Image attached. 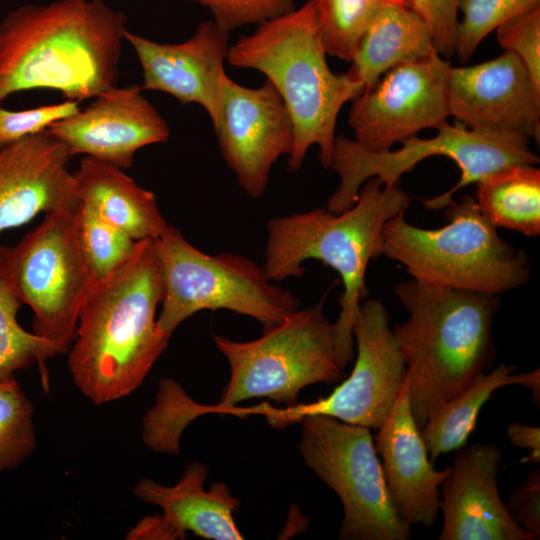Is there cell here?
I'll return each instance as SVG.
<instances>
[{
    "label": "cell",
    "mask_w": 540,
    "mask_h": 540,
    "mask_svg": "<svg viewBox=\"0 0 540 540\" xmlns=\"http://www.w3.org/2000/svg\"><path fill=\"white\" fill-rule=\"evenodd\" d=\"M103 0L23 4L0 21V103L35 89L80 102L117 86L126 28Z\"/></svg>",
    "instance_id": "1"
},
{
    "label": "cell",
    "mask_w": 540,
    "mask_h": 540,
    "mask_svg": "<svg viewBox=\"0 0 540 540\" xmlns=\"http://www.w3.org/2000/svg\"><path fill=\"white\" fill-rule=\"evenodd\" d=\"M163 278L154 239L137 241L106 279L92 280L80 310L68 369L92 403L119 400L144 381L169 339L158 328Z\"/></svg>",
    "instance_id": "2"
},
{
    "label": "cell",
    "mask_w": 540,
    "mask_h": 540,
    "mask_svg": "<svg viewBox=\"0 0 540 540\" xmlns=\"http://www.w3.org/2000/svg\"><path fill=\"white\" fill-rule=\"evenodd\" d=\"M394 294L408 319L392 330L402 353L411 411L420 430L446 402L491 370L498 296L410 278Z\"/></svg>",
    "instance_id": "3"
},
{
    "label": "cell",
    "mask_w": 540,
    "mask_h": 540,
    "mask_svg": "<svg viewBox=\"0 0 540 540\" xmlns=\"http://www.w3.org/2000/svg\"><path fill=\"white\" fill-rule=\"evenodd\" d=\"M410 200L399 184L386 186L373 177L361 186L355 204L341 213L314 208L267 223L263 270L270 281L301 277L308 259L338 272L343 292L333 327L337 361L344 370L355 356L353 325L368 294V264L382 255L384 225L407 210Z\"/></svg>",
    "instance_id": "4"
},
{
    "label": "cell",
    "mask_w": 540,
    "mask_h": 540,
    "mask_svg": "<svg viewBox=\"0 0 540 540\" xmlns=\"http://www.w3.org/2000/svg\"><path fill=\"white\" fill-rule=\"evenodd\" d=\"M313 0L258 25L229 46L228 63L263 73L276 88L294 128L288 168L298 170L316 145L324 168H330L338 114L364 86L347 74L331 71Z\"/></svg>",
    "instance_id": "5"
},
{
    "label": "cell",
    "mask_w": 540,
    "mask_h": 540,
    "mask_svg": "<svg viewBox=\"0 0 540 540\" xmlns=\"http://www.w3.org/2000/svg\"><path fill=\"white\" fill-rule=\"evenodd\" d=\"M443 209L448 223L436 229L410 224L406 210L389 219L382 255L413 279L456 290L498 296L529 280V257L500 236L473 196Z\"/></svg>",
    "instance_id": "6"
},
{
    "label": "cell",
    "mask_w": 540,
    "mask_h": 540,
    "mask_svg": "<svg viewBox=\"0 0 540 540\" xmlns=\"http://www.w3.org/2000/svg\"><path fill=\"white\" fill-rule=\"evenodd\" d=\"M318 303L297 309L281 322L263 329L257 339L237 342L213 335L217 349L229 363L230 378L220 401L204 406L185 395L183 420L217 413L243 400L266 397L292 406L300 391L313 384L331 385L345 377L337 361L333 323Z\"/></svg>",
    "instance_id": "7"
},
{
    "label": "cell",
    "mask_w": 540,
    "mask_h": 540,
    "mask_svg": "<svg viewBox=\"0 0 540 540\" xmlns=\"http://www.w3.org/2000/svg\"><path fill=\"white\" fill-rule=\"evenodd\" d=\"M154 246L163 278L157 324L168 339L182 322L202 310L225 309L249 316L265 329L300 307L295 295L273 284L253 260L230 252H202L172 225L154 239Z\"/></svg>",
    "instance_id": "8"
},
{
    "label": "cell",
    "mask_w": 540,
    "mask_h": 540,
    "mask_svg": "<svg viewBox=\"0 0 540 540\" xmlns=\"http://www.w3.org/2000/svg\"><path fill=\"white\" fill-rule=\"evenodd\" d=\"M436 130L434 137L413 136L401 141L397 150L380 152L369 151L346 136H336L330 168L337 172L339 185L328 198L326 209L341 213L352 207L361 186L370 178L377 177L386 186L399 184L403 174L428 157L450 158L461 171L455 186L423 200V206L430 210L443 209L458 190L502 168L539 162L530 149V138L523 134L471 129L459 122H446Z\"/></svg>",
    "instance_id": "9"
},
{
    "label": "cell",
    "mask_w": 540,
    "mask_h": 540,
    "mask_svg": "<svg viewBox=\"0 0 540 540\" xmlns=\"http://www.w3.org/2000/svg\"><path fill=\"white\" fill-rule=\"evenodd\" d=\"M81 202L46 213L15 245L0 246V275L34 315L33 332L67 352L92 275L82 253Z\"/></svg>",
    "instance_id": "10"
},
{
    "label": "cell",
    "mask_w": 540,
    "mask_h": 540,
    "mask_svg": "<svg viewBox=\"0 0 540 540\" xmlns=\"http://www.w3.org/2000/svg\"><path fill=\"white\" fill-rule=\"evenodd\" d=\"M305 465L339 497L341 540H408L390 499L370 428L325 415L299 420Z\"/></svg>",
    "instance_id": "11"
},
{
    "label": "cell",
    "mask_w": 540,
    "mask_h": 540,
    "mask_svg": "<svg viewBox=\"0 0 540 540\" xmlns=\"http://www.w3.org/2000/svg\"><path fill=\"white\" fill-rule=\"evenodd\" d=\"M357 354L349 377L326 397L276 408L267 402L252 407L231 406L238 417L265 416L269 425L285 428L305 416L325 415L378 430L387 419L405 378L406 367L385 305L363 300L353 325Z\"/></svg>",
    "instance_id": "12"
},
{
    "label": "cell",
    "mask_w": 540,
    "mask_h": 540,
    "mask_svg": "<svg viewBox=\"0 0 540 540\" xmlns=\"http://www.w3.org/2000/svg\"><path fill=\"white\" fill-rule=\"evenodd\" d=\"M450 68L449 61L433 51L423 60L389 69L352 100L348 123L354 140L369 151H387L422 129L445 124L450 116Z\"/></svg>",
    "instance_id": "13"
},
{
    "label": "cell",
    "mask_w": 540,
    "mask_h": 540,
    "mask_svg": "<svg viewBox=\"0 0 540 540\" xmlns=\"http://www.w3.org/2000/svg\"><path fill=\"white\" fill-rule=\"evenodd\" d=\"M214 131L239 186L251 198H262L273 165L294 144L293 123L276 88L267 79L257 88L244 87L225 75Z\"/></svg>",
    "instance_id": "14"
},
{
    "label": "cell",
    "mask_w": 540,
    "mask_h": 540,
    "mask_svg": "<svg viewBox=\"0 0 540 540\" xmlns=\"http://www.w3.org/2000/svg\"><path fill=\"white\" fill-rule=\"evenodd\" d=\"M139 85L111 87L45 130L72 156L82 154L122 169L133 165L141 148L166 142L169 126Z\"/></svg>",
    "instance_id": "15"
},
{
    "label": "cell",
    "mask_w": 540,
    "mask_h": 540,
    "mask_svg": "<svg viewBox=\"0 0 540 540\" xmlns=\"http://www.w3.org/2000/svg\"><path fill=\"white\" fill-rule=\"evenodd\" d=\"M450 116L471 129L512 132L540 139V91L510 51L481 64L452 67Z\"/></svg>",
    "instance_id": "16"
},
{
    "label": "cell",
    "mask_w": 540,
    "mask_h": 540,
    "mask_svg": "<svg viewBox=\"0 0 540 540\" xmlns=\"http://www.w3.org/2000/svg\"><path fill=\"white\" fill-rule=\"evenodd\" d=\"M124 40L141 65L142 90L167 93L184 105L199 104L208 113L213 129L217 128L230 46L228 31L211 20L200 22L193 35L181 43H159L128 30Z\"/></svg>",
    "instance_id": "17"
},
{
    "label": "cell",
    "mask_w": 540,
    "mask_h": 540,
    "mask_svg": "<svg viewBox=\"0 0 540 540\" xmlns=\"http://www.w3.org/2000/svg\"><path fill=\"white\" fill-rule=\"evenodd\" d=\"M502 452L475 443L456 450L440 486L443 526L439 540H533L509 516L498 491Z\"/></svg>",
    "instance_id": "18"
},
{
    "label": "cell",
    "mask_w": 540,
    "mask_h": 540,
    "mask_svg": "<svg viewBox=\"0 0 540 540\" xmlns=\"http://www.w3.org/2000/svg\"><path fill=\"white\" fill-rule=\"evenodd\" d=\"M73 156L46 131L0 148V234L49 213L80 202Z\"/></svg>",
    "instance_id": "19"
},
{
    "label": "cell",
    "mask_w": 540,
    "mask_h": 540,
    "mask_svg": "<svg viewBox=\"0 0 540 540\" xmlns=\"http://www.w3.org/2000/svg\"><path fill=\"white\" fill-rule=\"evenodd\" d=\"M393 507L409 526L432 527L440 512V486L451 467L436 470L429 458L409 402L406 378L395 403L374 437Z\"/></svg>",
    "instance_id": "20"
},
{
    "label": "cell",
    "mask_w": 540,
    "mask_h": 540,
    "mask_svg": "<svg viewBox=\"0 0 540 540\" xmlns=\"http://www.w3.org/2000/svg\"><path fill=\"white\" fill-rule=\"evenodd\" d=\"M208 473L205 464L192 462L175 485L166 486L143 478L135 484L133 493L143 502L161 508L162 516L177 538L183 539L190 531L206 539H243L233 517V513L239 509V499L221 481L205 490Z\"/></svg>",
    "instance_id": "21"
},
{
    "label": "cell",
    "mask_w": 540,
    "mask_h": 540,
    "mask_svg": "<svg viewBox=\"0 0 540 540\" xmlns=\"http://www.w3.org/2000/svg\"><path fill=\"white\" fill-rule=\"evenodd\" d=\"M73 175L80 202L133 240L156 239L168 226L155 194L122 168L84 156Z\"/></svg>",
    "instance_id": "22"
},
{
    "label": "cell",
    "mask_w": 540,
    "mask_h": 540,
    "mask_svg": "<svg viewBox=\"0 0 540 540\" xmlns=\"http://www.w3.org/2000/svg\"><path fill=\"white\" fill-rule=\"evenodd\" d=\"M433 51L436 50L428 25L415 10L406 6L380 5L346 74L366 89L394 66L423 60Z\"/></svg>",
    "instance_id": "23"
},
{
    "label": "cell",
    "mask_w": 540,
    "mask_h": 540,
    "mask_svg": "<svg viewBox=\"0 0 540 540\" xmlns=\"http://www.w3.org/2000/svg\"><path fill=\"white\" fill-rule=\"evenodd\" d=\"M475 200L497 228L540 234V170L531 164L502 168L476 183Z\"/></svg>",
    "instance_id": "24"
},
{
    "label": "cell",
    "mask_w": 540,
    "mask_h": 540,
    "mask_svg": "<svg viewBox=\"0 0 540 540\" xmlns=\"http://www.w3.org/2000/svg\"><path fill=\"white\" fill-rule=\"evenodd\" d=\"M514 369L513 365L500 364L482 374L426 421L420 434L431 460L466 445L483 405L496 390L510 385Z\"/></svg>",
    "instance_id": "25"
},
{
    "label": "cell",
    "mask_w": 540,
    "mask_h": 540,
    "mask_svg": "<svg viewBox=\"0 0 540 540\" xmlns=\"http://www.w3.org/2000/svg\"><path fill=\"white\" fill-rule=\"evenodd\" d=\"M21 304L0 275V380L35 363L43 375L46 360L65 353L56 343L21 327L17 321Z\"/></svg>",
    "instance_id": "26"
},
{
    "label": "cell",
    "mask_w": 540,
    "mask_h": 540,
    "mask_svg": "<svg viewBox=\"0 0 540 540\" xmlns=\"http://www.w3.org/2000/svg\"><path fill=\"white\" fill-rule=\"evenodd\" d=\"M327 55L352 61L380 6L376 0H313Z\"/></svg>",
    "instance_id": "27"
},
{
    "label": "cell",
    "mask_w": 540,
    "mask_h": 540,
    "mask_svg": "<svg viewBox=\"0 0 540 540\" xmlns=\"http://www.w3.org/2000/svg\"><path fill=\"white\" fill-rule=\"evenodd\" d=\"M33 406L14 377L0 380V472L25 462L36 448Z\"/></svg>",
    "instance_id": "28"
},
{
    "label": "cell",
    "mask_w": 540,
    "mask_h": 540,
    "mask_svg": "<svg viewBox=\"0 0 540 540\" xmlns=\"http://www.w3.org/2000/svg\"><path fill=\"white\" fill-rule=\"evenodd\" d=\"M79 242L92 279L116 272L133 254L137 241L81 203Z\"/></svg>",
    "instance_id": "29"
},
{
    "label": "cell",
    "mask_w": 540,
    "mask_h": 540,
    "mask_svg": "<svg viewBox=\"0 0 540 540\" xmlns=\"http://www.w3.org/2000/svg\"><path fill=\"white\" fill-rule=\"evenodd\" d=\"M537 6L540 0H462L463 19L458 22L454 54L460 62H467L492 31Z\"/></svg>",
    "instance_id": "30"
},
{
    "label": "cell",
    "mask_w": 540,
    "mask_h": 540,
    "mask_svg": "<svg viewBox=\"0 0 540 540\" xmlns=\"http://www.w3.org/2000/svg\"><path fill=\"white\" fill-rule=\"evenodd\" d=\"M496 38L505 51L520 58L540 91V6L503 23L496 29Z\"/></svg>",
    "instance_id": "31"
},
{
    "label": "cell",
    "mask_w": 540,
    "mask_h": 540,
    "mask_svg": "<svg viewBox=\"0 0 540 540\" xmlns=\"http://www.w3.org/2000/svg\"><path fill=\"white\" fill-rule=\"evenodd\" d=\"M207 8L213 21L228 31L262 24L286 14L295 7V0H189Z\"/></svg>",
    "instance_id": "32"
},
{
    "label": "cell",
    "mask_w": 540,
    "mask_h": 540,
    "mask_svg": "<svg viewBox=\"0 0 540 540\" xmlns=\"http://www.w3.org/2000/svg\"><path fill=\"white\" fill-rule=\"evenodd\" d=\"M79 110V102L72 100L19 111L0 107V148L44 132L53 123Z\"/></svg>",
    "instance_id": "33"
},
{
    "label": "cell",
    "mask_w": 540,
    "mask_h": 540,
    "mask_svg": "<svg viewBox=\"0 0 540 540\" xmlns=\"http://www.w3.org/2000/svg\"><path fill=\"white\" fill-rule=\"evenodd\" d=\"M462 0H413L415 10L428 25L437 53L450 58L454 54L458 10Z\"/></svg>",
    "instance_id": "34"
},
{
    "label": "cell",
    "mask_w": 540,
    "mask_h": 540,
    "mask_svg": "<svg viewBox=\"0 0 540 540\" xmlns=\"http://www.w3.org/2000/svg\"><path fill=\"white\" fill-rule=\"evenodd\" d=\"M510 518L533 540L540 539V469L527 474L504 503Z\"/></svg>",
    "instance_id": "35"
},
{
    "label": "cell",
    "mask_w": 540,
    "mask_h": 540,
    "mask_svg": "<svg viewBox=\"0 0 540 540\" xmlns=\"http://www.w3.org/2000/svg\"><path fill=\"white\" fill-rule=\"evenodd\" d=\"M510 443L515 447L529 450L519 462L522 464H538L540 462V429L538 426L512 421L506 429Z\"/></svg>",
    "instance_id": "36"
},
{
    "label": "cell",
    "mask_w": 540,
    "mask_h": 540,
    "mask_svg": "<svg viewBox=\"0 0 540 540\" xmlns=\"http://www.w3.org/2000/svg\"><path fill=\"white\" fill-rule=\"evenodd\" d=\"M177 536L165 518L149 516L143 518L126 535V539H176Z\"/></svg>",
    "instance_id": "37"
},
{
    "label": "cell",
    "mask_w": 540,
    "mask_h": 540,
    "mask_svg": "<svg viewBox=\"0 0 540 540\" xmlns=\"http://www.w3.org/2000/svg\"><path fill=\"white\" fill-rule=\"evenodd\" d=\"M510 385H521L531 392V398L537 408L540 407V370L536 368L530 372L510 374Z\"/></svg>",
    "instance_id": "38"
},
{
    "label": "cell",
    "mask_w": 540,
    "mask_h": 540,
    "mask_svg": "<svg viewBox=\"0 0 540 540\" xmlns=\"http://www.w3.org/2000/svg\"><path fill=\"white\" fill-rule=\"evenodd\" d=\"M379 5H398L412 8L413 0H376Z\"/></svg>",
    "instance_id": "39"
}]
</instances>
